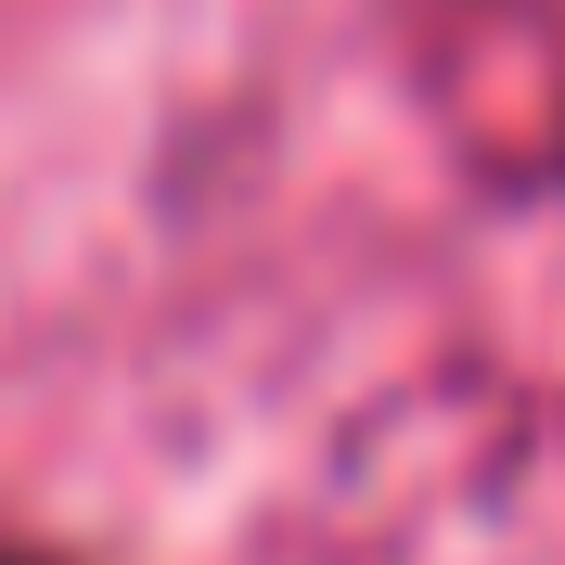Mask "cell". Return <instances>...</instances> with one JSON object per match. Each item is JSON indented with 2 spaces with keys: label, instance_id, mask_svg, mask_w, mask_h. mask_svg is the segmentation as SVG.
<instances>
[{
  "label": "cell",
  "instance_id": "1",
  "mask_svg": "<svg viewBox=\"0 0 565 565\" xmlns=\"http://www.w3.org/2000/svg\"><path fill=\"white\" fill-rule=\"evenodd\" d=\"M0 565H13V553H0Z\"/></svg>",
  "mask_w": 565,
  "mask_h": 565
}]
</instances>
